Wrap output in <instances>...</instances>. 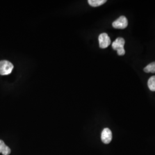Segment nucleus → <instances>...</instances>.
<instances>
[{"label":"nucleus","instance_id":"obj_1","mask_svg":"<svg viewBox=\"0 0 155 155\" xmlns=\"http://www.w3.org/2000/svg\"><path fill=\"white\" fill-rule=\"evenodd\" d=\"M125 40L122 38H118L112 43V48L113 50H116L118 55H124L125 51L124 50Z\"/></svg>","mask_w":155,"mask_h":155},{"label":"nucleus","instance_id":"obj_2","mask_svg":"<svg viewBox=\"0 0 155 155\" xmlns=\"http://www.w3.org/2000/svg\"><path fill=\"white\" fill-rule=\"evenodd\" d=\"M13 69V64L7 61H0V75H7L11 73Z\"/></svg>","mask_w":155,"mask_h":155},{"label":"nucleus","instance_id":"obj_3","mask_svg":"<svg viewBox=\"0 0 155 155\" xmlns=\"http://www.w3.org/2000/svg\"><path fill=\"white\" fill-rule=\"evenodd\" d=\"M127 25H128V21H127V18L124 16L120 17L112 24V25L114 28L116 29H123L127 28Z\"/></svg>","mask_w":155,"mask_h":155},{"label":"nucleus","instance_id":"obj_4","mask_svg":"<svg viewBox=\"0 0 155 155\" xmlns=\"http://www.w3.org/2000/svg\"><path fill=\"white\" fill-rule=\"evenodd\" d=\"M100 48H106L111 44V40L107 33H101L98 38Z\"/></svg>","mask_w":155,"mask_h":155},{"label":"nucleus","instance_id":"obj_5","mask_svg":"<svg viewBox=\"0 0 155 155\" xmlns=\"http://www.w3.org/2000/svg\"><path fill=\"white\" fill-rule=\"evenodd\" d=\"M101 140L104 144H109L112 140V133L109 128H105L101 133Z\"/></svg>","mask_w":155,"mask_h":155},{"label":"nucleus","instance_id":"obj_6","mask_svg":"<svg viewBox=\"0 0 155 155\" xmlns=\"http://www.w3.org/2000/svg\"><path fill=\"white\" fill-rule=\"evenodd\" d=\"M11 152V150L6 145L4 142L0 140V153L3 155H9Z\"/></svg>","mask_w":155,"mask_h":155},{"label":"nucleus","instance_id":"obj_7","mask_svg":"<svg viewBox=\"0 0 155 155\" xmlns=\"http://www.w3.org/2000/svg\"><path fill=\"white\" fill-rule=\"evenodd\" d=\"M106 2V0H89V5L93 7H97L104 4Z\"/></svg>","mask_w":155,"mask_h":155},{"label":"nucleus","instance_id":"obj_8","mask_svg":"<svg viewBox=\"0 0 155 155\" xmlns=\"http://www.w3.org/2000/svg\"><path fill=\"white\" fill-rule=\"evenodd\" d=\"M144 72L147 73H155V61L152 62L144 68Z\"/></svg>","mask_w":155,"mask_h":155},{"label":"nucleus","instance_id":"obj_9","mask_svg":"<svg viewBox=\"0 0 155 155\" xmlns=\"http://www.w3.org/2000/svg\"><path fill=\"white\" fill-rule=\"evenodd\" d=\"M148 86L151 91H155V76H152L149 79L148 81Z\"/></svg>","mask_w":155,"mask_h":155}]
</instances>
